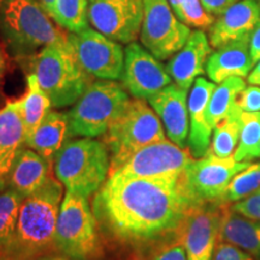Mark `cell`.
<instances>
[{
    "instance_id": "obj_1",
    "label": "cell",
    "mask_w": 260,
    "mask_h": 260,
    "mask_svg": "<svg viewBox=\"0 0 260 260\" xmlns=\"http://www.w3.org/2000/svg\"><path fill=\"white\" fill-rule=\"evenodd\" d=\"M181 175L128 178L116 172L109 174L93 199L100 232L130 246L159 245L176 236L194 205Z\"/></svg>"
},
{
    "instance_id": "obj_2",
    "label": "cell",
    "mask_w": 260,
    "mask_h": 260,
    "mask_svg": "<svg viewBox=\"0 0 260 260\" xmlns=\"http://www.w3.org/2000/svg\"><path fill=\"white\" fill-rule=\"evenodd\" d=\"M63 197L64 186L52 176L40 189L24 198L14 235L0 252V260H41L60 255L56 228Z\"/></svg>"
},
{
    "instance_id": "obj_3",
    "label": "cell",
    "mask_w": 260,
    "mask_h": 260,
    "mask_svg": "<svg viewBox=\"0 0 260 260\" xmlns=\"http://www.w3.org/2000/svg\"><path fill=\"white\" fill-rule=\"evenodd\" d=\"M0 38L12 57L25 60L48 45L67 39L68 32L54 22L40 0H3Z\"/></svg>"
},
{
    "instance_id": "obj_4",
    "label": "cell",
    "mask_w": 260,
    "mask_h": 260,
    "mask_svg": "<svg viewBox=\"0 0 260 260\" xmlns=\"http://www.w3.org/2000/svg\"><path fill=\"white\" fill-rule=\"evenodd\" d=\"M29 59L31 73L56 109L74 105L93 82L77 61L68 38L44 47Z\"/></svg>"
},
{
    "instance_id": "obj_5",
    "label": "cell",
    "mask_w": 260,
    "mask_h": 260,
    "mask_svg": "<svg viewBox=\"0 0 260 260\" xmlns=\"http://www.w3.org/2000/svg\"><path fill=\"white\" fill-rule=\"evenodd\" d=\"M111 167L103 141L83 138L68 141L53 160V171L65 189L89 199L107 180Z\"/></svg>"
},
{
    "instance_id": "obj_6",
    "label": "cell",
    "mask_w": 260,
    "mask_h": 260,
    "mask_svg": "<svg viewBox=\"0 0 260 260\" xmlns=\"http://www.w3.org/2000/svg\"><path fill=\"white\" fill-rule=\"evenodd\" d=\"M164 139L162 123L147 100L130 99L103 135L111 159L110 172L118 170L139 149Z\"/></svg>"
},
{
    "instance_id": "obj_7",
    "label": "cell",
    "mask_w": 260,
    "mask_h": 260,
    "mask_svg": "<svg viewBox=\"0 0 260 260\" xmlns=\"http://www.w3.org/2000/svg\"><path fill=\"white\" fill-rule=\"evenodd\" d=\"M100 228L87 198L65 191L58 213L56 245L60 255L96 260L104 254Z\"/></svg>"
},
{
    "instance_id": "obj_8",
    "label": "cell",
    "mask_w": 260,
    "mask_h": 260,
    "mask_svg": "<svg viewBox=\"0 0 260 260\" xmlns=\"http://www.w3.org/2000/svg\"><path fill=\"white\" fill-rule=\"evenodd\" d=\"M129 102V93L121 83L111 80L93 81L68 112L70 136H103Z\"/></svg>"
},
{
    "instance_id": "obj_9",
    "label": "cell",
    "mask_w": 260,
    "mask_h": 260,
    "mask_svg": "<svg viewBox=\"0 0 260 260\" xmlns=\"http://www.w3.org/2000/svg\"><path fill=\"white\" fill-rule=\"evenodd\" d=\"M190 27L180 21L168 0H144L140 40L159 60H167L186 45Z\"/></svg>"
},
{
    "instance_id": "obj_10",
    "label": "cell",
    "mask_w": 260,
    "mask_h": 260,
    "mask_svg": "<svg viewBox=\"0 0 260 260\" xmlns=\"http://www.w3.org/2000/svg\"><path fill=\"white\" fill-rule=\"evenodd\" d=\"M249 164V161H236L233 157L219 158L207 152L187 165L181 175L182 182L194 205L222 203L230 181Z\"/></svg>"
},
{
    "instance_id": "obj_11",
    "label": "cell",
    "mask_w": 260,
    "mask_h": 260,
    "mask_svg": "<svg viewBox=\"0 0 260 260\" xmlns=\"http://www.w3.org/2000/svg\"><path fill=\"white\" fill-rule=\"evenodd\" d=\"M68 40L77 61L87 74L99 80L121 79L124 50L119 42L90 27L79 32H68Z\"/></svg>"
},
{
    "instance_id": "obj_12",
    "label": "cell",
    "mask_w": 260,
    "mask_h": 260,
    "mask_svg": "<svg viewBox=\"0 0 260 260\" xmlns=\"http://www.w3.org/2000/svg\"><path fill=\"white\" fill-rule=\"evenodd\" d=\"M193 159L189 148L180 147L164 139L139 149L125 164L113 172L128 178L175 177L180 176Z\"/></svg>"
},
{
    "instance_id": "obj_13",
    "label": "cell",
    "mask_w": 260,
    "mask_h": 260,
    "mask_svg": "<svg viewBox=\"0 0 260 260\" xmlns=\"http://www.w3.org/2000/svg\"><path fill=\"white\" fill-rule=\"evenodd\" d=\"M144 0H92L88 21L92 28L106 38L129 45L141 31Z\"/></svg>"
},
{
    "instance_id": "obj_14",
    "label": "cell",
    "mask_w": 260,
    "mask_h": 260,
    "mask_svg": "<svg viewBox=\"0 0 260 260\" xmlns=\"http://www.w3.org/2000/svg\"><path fill=\"white\" fill-rule=\"evenodd\" d=\"M225 205L220 201L197 204L188 211L177 232L188 260H212Z\"/></svg>"
},
{
    "instance_id": "obj_15",
    "label": "cell",
    "mask_w": 260,
    "mask_h": 260,
    "mask_svg": "<svg viewBox=\"0 0 260 260\" xmlns=\"http://www.w3.org/2000/svg\"><path fill=\"white\" fill-rule=\"evenodd\" d=\"M121 80L130 95L145 100L172 83L167 68L151 52L136 42L126 45Z\"/></svg>"
},
{
    "instance_id": "obj_16",
    "label": "cell",
    "mask_w": 260,
    "mask_h": 260,
    "mask_svg": "<svg viewBox=\"0 0 260 260\" xmlns=\"http://www.w3.org/2000/svg\"><path fill=\"white\" fill-rule=\"evenodd\" d=\"M147 102L160 118L170 141L180 147H188V90L182 89L176 83H170Z\"/></svg>"
},
{
    "instance_id": "obj_17",
    "label": "cell",
    "mask_w": 260,
    "mask_h": 260,
    "mask_svg": "<svg viewBox=\"0 0 260 260\" xmlns=\"http://www.w3.org/2000/svg\"><path fill=\"white\" fill-rule=\"evenodd\" d=\"M260 22V0H240L214 19L209 28L211 46L223 45L251 35Z\"/></svg>"
},
{
    "instance_id": "obj_18",
    "label": "cell",
    "mask_w": 260,
    "mask_h": 260,
    "mask_svg": "<svg viewBox=\"0 0 260 260\" xmlns=\"http://www.w3.org/2000/svg\"><path fill=\"white\" fill-rule=\"evenodd\" d=\"M210 40L204 30L191 31L186 45L174 54L167 64V71L174 82L188 90L195 80L205 73L207 59L212 53Z\"/></svg>"
},
{
    "instance_id": "obj_19",
    "label": "cell",
    "mask_w": 260,
    "mask_h": 260,
    "mask_svg": "<svg viewBox=\"0 0 260 260\" xmlns=\"http://www.w3.org/2000/svg\"><path fill=\"white\" fill-rule=\"evenodd\" d=\"M25 142L22 100H11L0 109V190L8 188L12 165Z\"/></svg>"
},
{
    "instance_id": "obj_20",
    "label": "cell",
    "mask_w": 260,
    "mask_h": 260,
    "mask_svg": "<svg viewBox=\"0 0 260 260\" xmlns=\"http://www.w3.org/2000/svg\"><path fill=\"white\" fill-rule=\"evenodd\" d=\"M214 88H216L214 82H210L204 77H198L188 96V112H189L188 148L195 159L204 157L209 152L211 146V134L213 129L207 123L206 110Z\"/></svg>"
},
{
    "instance_id": "obj_21",
    "label": "cell",
    "mask_w": 260,
    "mask_h": 260,
    "mask_svg": "<svg viewBox=\"0 0 260 260\" xmlns=\"http://www.w3.org/2000/svg\"><path fill=\"white\" fill-rule=\"evenodd\" d=\"M249 40L251 35H247L239 40L228 42L210 54L205 73L212 82L220 83L230 77L245 79L248 76L254 67Z\"/></svg>"
},
{
    "instance_id": "obj_22",
    "label": "cell",
    "mask_w": 260,
    "mask_h": 260,
    "mask_svg": "<svg viewBox=\"0 0 260 260\" xmlns=\"http://www.w3.org/2000/svg\"><path fill=\"white\" fill-rule=\"evenodd\" d=\"M53 162L24 146L12 165L8 187L27 198L40 189L53 176Z\"/></svg>"
},
{
    "instance_id": "obj_23",
    "label": "cell",
    "mask_w": 260,
    "mask_h": 260,
    "mask_svg": "<svg viewBox=\"0 0 260 260\" xmlns=\"http://www.w3.org/2000/svg\"><path fill=\"white\" fill-rule=\"evenodd\" d=\"M218 241L232 243L260 260V220L247 218L226 204L223 211Z\"/></svg>"
},
{
    "instance_id": "obj_24",
    "label": "cell",
    "mask_w": 260,
    "mask_h": 260,
    "mask_svg": "<svg viewBox=\"0 0 260 260\" xmlns=\"http://www.w3.org/2000/svg\"><path fill=\"white\" fill-rule=\"evenodd\" d=\"M69 138L71 136L68 113L50 111L34 134L25 141L24 146L53 162L57 153Z\"/></svg>"
},
{
    "instance_id": "obj_25",
    "label": "cell",
    "mask_w": 260,
    "mask_h": 260,
    "mask_svg": "<svg viewBox=\"0 0 260 260\" xmlns=\"http://www.w3.org/2000/svg\"><path fill=\"white\" fill-rule=\"evenodd\" d=\"M21 100L27 141L51 111L52 103L47 94L41 89L37 76L32 73L28 74L27 92L21 98Z\"/></svg>"
},
{
    "instance_id": "obj_26",
    "label": "cell",
    "mask_w": 260,
    "mask_h": 260,
    "mask_svg": "<svg viewBox=\"0 0 260 260\" xmlns=\"http://www.w3.org/2000/svg\"><path fill=\"white\" fill-rule=\"evenodd\" d=\"M245 87L246 82L242 77H230L216 86L206 110V119L211 128L213 129L229 115L236 105L237 95Z\"/></svg>"
},
{
    "instance_id": "obj_27",
    "label": "cell",
    "mask_w": 260,
    "mask_h": 260,
    "mask_svg": "<svg viewBox=\"0 0 260 260\" xmlns=\"http://www.w3.org/2000/svg\"><path fill=\"white\" fill-rule=\"evenodd\" d=\"M241 113L242 110L235 105L229 115L214 126L209 152L219 158L233 157L241 133Z\"/></svg>"
},
{
    "instance_id": "obj_28",
    "label": "cell",
    "mask_w": 260,
    "mask_h": 260,
    "mask_svg": "<svg viewBox=\"0 0 260 260\" xmlns=\"http://www.w3.org/2000/svg\"><path fill=\"white\" fill-rule=\"evenodd\" d=\"M89 0H57L52 11L54 22L68 32H79L89 27Z\"/></svg>"
},
{
    "instance_id": "obj_29",
    "label": "cell",
    "mask_w": 260,
    "mask_h": 260,
    "mask_svg": "<svg viewBox=\"0 0 260 260\" xmlns=\"http://www.w3.org/2000/svg\"><path fill=\"white\" fill-rule=\"evenodd\" d=\"M260 145V112L241 113V133L233 158L236 161L255 159Z\"/></svg>"
},
{
    "instance_id": "obj_30",
    "label": "cell",
    "mask_w": 260,
    "mask_h": 260,
    "mask_svg": "<svg viewBox=\"0 0 260 260\" xmlns=\"http://www.w3.org/2000/svg\"><path fill=\"white\" fill-rule=\"evenodd\" d=\"M260 193V161L249 164L234 176L223 195L222 203L234 204Z\"/></svg>"
},
{
    "instance_id": "obj_31",
    "label": "cell",
    "mask_w": 260,
    "mask_h": 260,
    "mask_svg": "<svg viewBox=\"0 0 260 260\" xmlns=\"http://www.w3.org/2000/svg\"><path fill=\"white\" fill-rule=\"evenodd\" d=\"M23 199L24 197L10 187L0 190V252L14 235Z\"/></svg>"
},
{
    "instance_id": "obj_32",
    "label": "cell",
    "mask_w": 260,
    "mask_h": 260,
    "mask_svg": "<svg viewBox=\"0 0 260 260\" xmlns=\"http://www.w3.org/2000/svg\"><path fill=\"white\" fill-rule=\"evenodd\" d=\"M176 16L190 28L209 29L214 22V16L206 11L201 0H177Z\"/></svg>"
},
{
    "instance_id": "obj_33",
    "label": "cell",
    "mask_w": 260,
    "mask_h": 260,
    "mask_svg": "<svg viewBox=\"0 0 260 260\" xmlns=\"http://www.w3.org/2000/svg\"><path fill=\"white\" fill-rule=\"evenodd\" d=\"M149 260H188L183 243L176 235L170 240L159 243Z\"/></svg>"
},
{
    "instance_id": "obj_34",
    "label": "cell",
    "mask_w": 260,
    "mask_h": 260,
    "mask_svg": "<svg viewBox=\"0 0 260 260\" xmlns=\"http://www.w3.org/2000/svg\"><path fill=\"white\" fill-rule=\"evenodd\" d=\"M236 105L243 112H260V86L249 84L237 95Z\"/></svg>"
},
{
    "instance_id": "obj_35",
    "label": "cell",
    "mask_w": 260,
    "mask_h": 260,
    "mask_svg": "<svg viewBox=\"0 0 260 260\" xmlns=\"http://www.w3.org/2000/svg\"><path fill=\"white\" fill-rule=\"evenodd\" d=\"M212 260H255L252 255L246 253L232 243L218 241L212 256Z\"/></svg>"
},
{
    "instance_id": "obj_36",
    "label": "cell",
    "mask_w": 260,
    "mask_h": 260,
    "mask_svg": "<svg viewBox=\"0 0 260 260\" xmlns=\"http://www.w3.org/2000/svg\"><path fill=\"white\" fill-rule=\"evenodd\" d=\"M233 211L242 214L247 218L260 220V193H256L252 197L230 204Z\"/></svg>"
},
{
    "instance_id": "obj_37",
    "label": "cell",
    "mask_w": 260,
    "mask_h": 260,
    "mask_svg": "<svg viewBox=\"0 0 260 260\" xmlns=\"http://www.w3.org/2000/svg\"><path fill=\"white\" fill-rule=\"evenodd\" d=\"M240 0H201L205 10L214 17H218L225 10Z\"/></svg>"
},
{
    "instance_id": "obj_38",
    "label": "cell",
    "mask_w": 260,
    "mask_h": 260,
    "mask_svg": "<svg viewBox=\"0 0 260 260\" xmlns=\"http://www.w3.org/2000/svg\"><path fill=\"white\" fill-rule=\"evenodd\" d=\"M249 46H251V56L253 64H256L260 60V22L256 24L254 30L251 34V40H249Z\"/></svg>"
},
{
    "instance_id": "obj_39",
    "label": "cell",
    "mask_w": 260,
    "mask_h": 260,
    "mask_svg": "<svg viewBox=\"0 0 260 260\" xmlns=\"http://www.w3.org/2000/svg\"><path fill=\"white\" fill-rule=\"evenodd\" d=\"M247 81L249 84H255V86H260V60L254 65L251 73L247 76Z\"/></svg>"
},
{
    "instance_id": "obj_40",
    "label": "cell",
    "mask_w": 260,
    "mask_h": 260,
    "mask_svg": "<svg viewBox=\"0 0 260 260\" xmlns=\"http://www.w3.org/2000/svg\"><path fill=\"white\" fill-rule=\"evenodd\" d=\"M6 71V54L3 47L0 46V82H2L3 76Z\"/></svg>"
},
{
    "instance_id": "obj_41",
    "label": "cell",
    "mask_w": 260,
    "mask_h": 260,
    "mask_svg": "<svg viewBox=\"0 0 260 260\" xmlns=\"http://www.w3.org/2000/svg\"><path fill=\"white\" fill-rule=\"evenodd\" d=\"M57 0H40V3L44 5V8L47 10V12L50 15H52V11H53L54 4H56Z\"/></svg>"
},
{
    "instance_id": "obj_42",
    "label": "cell",
    "mask_w": 260,
    "mask_h": 260,
    "mask_svg": "<svg viewBox=\"0 0 260 260\" xmlns=\"http://www.w3.org/2000/svg\"><path fill=\"white\" fill-rule=\"evenodd\" d=\"M41 260H79V259L68 258V256H64V255H54V256H48V258H45Z\"/></svg>"
},
{
    "instance_id": "obj_43",
    "label": "cell",
    "mask_w": 260,
    "mask_h": 260,
    "mask_svg": "<svg viewBox=\"0 0 260 260\" xmlns=\"http://www.w3.org/2000/svg\"><path fill=\"white\" fill-rule=\"evenodd\" d=\"M169 3H170V5H171V8L174 9V11H175V14H176V10H177V0H168Z\"/></svg>"
},
{
    "instance_id": "obj_44",
    "label": "cell",
    "mask_w": 260,
    "mask_h": 260,
    "mask_svg": "<svg viewBox=\"0 0 260 260\" xmlns=\"http://www.w3.org/2000/svg\"><path fill=\"white\" fill-rule=\"evenodd\" d=\"M256 158H260V145H259V149H258V153H256L255 159H256Z\"/></svg>"
},
{
    "instance_id": "obj_45",
    "label": "cell",
    "mask_w": 260,
    "mask_h": 260,
    "mask_svg": "<svg viewBox=\"0 0 260 260\" xmlns=\"http://www.w3.org/2000/svg\"><path fill=\"white\" fill-rule=\"evenodd\" d=\"M2 3H3V0H0V5H2Z\"/></svg>"
},
{
    "instance_id": "obj_46",
    "label": "cell",
    "mask_w": 260,
    "mask_h": 260,
    "mask_svg": "<svg viewBox=\"0 0 260 260\" xmlns=\"http://www.w3.org/2000/svg\"><path fill=\"white\" fill-rule=\"evenodd\" d=\"M89 2H92V0H89Z\"/></svg>"
}]
</instances>
